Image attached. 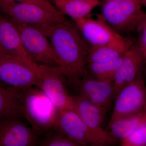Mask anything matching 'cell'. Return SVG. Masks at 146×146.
I'll return each instance as SVG.
<instances>
[{"label": "cell", "mask_w": 146, "mask_h": 146, "mask_svg": "<svg viewBox=\"0 0 146 146\" xmlns=\"http://www.w3.org/2000/svg\"><path fill=\"white\" fill-rule=\"evenodd\" d=\"M0 54L18 58L37 71L24 49L18 28L13 21L0 14Z\"/></svg>", "instance_id": "obj_13"}, {"label": "cell", "mask_w": 146, "mask_h": 146, "mask_svg": "<svg viewBox=\"0 0 146 146\" xmlns=\"http://www.w3.org/2000/svg\"><path fill=\"white\" fill-rule=\"evenodd\" d=\"M9 1H13L17 2L33 3L36 4L41 6L51 11H54V12L59 11L54 5L52 4L51 2L49 0H9Z\"/></svg>", "instance_id": "obj_24"}, {"label": "cell", "mask_w": 146, "mask_h": 146, "mask_svg": "<svg viewBox=\"0 0 146 146\" xmlns=\"http://www.w3.org/2000/svg\"><path fill=\"white\" fill-rule=\"evenodd\" d=\"M13 89L23 105L25 118L38 135L53 128L60 111L39 88Z\"/></svg>", "instance_id": "obj_2"}, {"label": "cell", "mask_w": 146, "mask_h": 146, "mask_svg": "<svg viewBox=\"0 0 146 146\" xmlns=\"http://www.w3.org/2000/svg\"><path fill=\"white\" fill-rule=\"evenodd\" d=\"M19 119H0V146H33L40 144L36 131Z\"/></svg>", "instance_id": "obj_12"}, {"label": "cell", "mask_w": 146, "mask_h": 146, "mask_svg": "<svg viewBox=\"0 0 146 146\" xmlns=\"http://www.w3.org/2000/svg\"><path fill=\"white\" fill-rule=\"evenodd\" d=\"M39 88L59 111L72 110V97L68 93L65 79L58 67L40 65L37 69Z\"/></svg>", "instance_id": "obj_6"}, {"label": "cell", "mask_w": 146, "mask_h": 146, "mask_svg": "<svg viewBox=\"0 0 146 146\" xmlns=\"http://www.w3.org/2000/svg\"><path fill=\"white\" fill-rule=\"evenodd\" d=\"M123 56L106 62L87 63V71L90 75L97 80L113 83L115 76L122 61Z\"/></svg>", "instance_id": "obj_20"}, {"label": "cell", "mask_w": 146, "mask_h": 146, "mask_svg": "<svg viewBox=\"0 0 146 146\" xmlns=\"http://www.w3.org/2000/svg\"><path fill=\"white\" fill-rule=\"evenodd\" d=\"M141 0H104L102 3V19L121 35L136 29L146 13Z\"/></svg>", "instance_id": "obj_4"}, {"label": "cell", "mask_w": 146, "mask_h": 146, "mask_svg": "<svg viewBox=\"0 0 146 146\" xmlns=\"http://www.w3.org/2000/svg\"><path fill=\"white\" fill-rule=\"evenodd\" d=\"M122 146H146V123L121 140Z\"/></svg>", "instance_id": "obj_22"}, {"label": "cell", "mask_w": 146, "mask_h": 146, "mask_svg": "<svg viewBox=\"0 0 146 146\" xmlns=\"http://www.w3.org/2000/svg\"><path fill=\"white\" fill-rule=\"evenodd\" d=\"M50 1L54 3H55L59 2L64 1H67V0H49Z\"/></svg>", "instance_id": "obj_25"}, {"label": "cell", "mask_w": 146, "mask_h": 146, "mask_svg": "<svg viewBox=\"0 0 146 146\" xmlns=\"http://www.w3.org/2000/svg\"><path fill=\"white\" fill-rule=\"evenodd\" d=\"M5 117L25 118L23 108L12 88L0 85V119Z\"/></svg>", "instance_id": "obj_19"}, {"label": "cell", "mask_w": 146, "mask_h": 146, "mask_svg": "<svg viewBox=\"0 0 146 146\" xmlns=\"http://www.w3.org/2000/svg\"><path fill=\"white\" fill-rule=\"evenodd\" d=\"M73 83L78 94L106 111L115 100L116 92L113 83L97 80L88 71L82 78Z\"/></svg>", "instance_id": "obj_11"}, {"label": "cell", "mask_w": 146, "mask_h": 146, "mask_svg": "<svg viewBox=\"0 0 146 146\" xmlns=\"http://www.w3.org/2000/svg\"><path fill=\"white\" fill-rule=\"evenodd\" d=\"M0 81L16 89L36 86L37 71L20 59L0 54Z\"/></svg>", "instance_id": "obj_9"}, {"label": "cell", "mask_w": 146, "mask_h": 146, "mask_svg": "<svg viewBox=\"0 0 146 146\" xmlns=\"http://www.w3.org/2000/svg\"><path fill=\"white\" fill-rule=\"evenodd\" d=\"M53 129L80 146H108L104 140L88 127L73 110L60 112Z\"/></svg>", "instance_id": "obj_8"}, {"label": "cell", "mask_w": 146, "mask_h": 146, "mask_svg": "<svg viewBox=\"0 0 146 146\" xmlns=\"http://www.w3.org/2000/svg\"><path fill=\"white\" fill-rule=\"evenodd\" d=\"M13 21L19 31L24 49L33 62L37 66L57 67L54 52L46 35L36 27Z\"/></svg>", "instance_id": "obj_5"}, {"label": "cell", "mask_w": 146, "mask_h": 146, "mask_svg": "<svg viewBox=\"0 0 146 146\" xmlns=\"http://www.w3.org/2000/svg\"><path fill=\"white\" fill-rule=\"evenodd\" d=\"M0 14L15 22L36 27L44 33L66 19L59 11H51L31 3L0 0Z\"/></svg>", "instance_id": "obj_3"}, {"label": "cell", "mask_w": 146, "mask_h": 146, "mask_svg": "<svg viewBox=\"0 0 146 146\" xmlns=\"http://www.w3.org/2000/svg\"><path fill=\"white\" fill-rule=\"evenodd\" d=\"M84 39L90 46H99L122 41V36L102 19L89 18L74 21Z\"/></svg>", "instance_id": "obj_14"}, {"label": "cell", "mask_w": 146, "mask_h": 146, "mask_svg": "<svg viewBox=\"0 0 146 146\" xmlns=\"http://www.w3.org/2000/svg\"><path fill=\"white\" fill-rule=\"evenodd\" d=\"M100 3V0H67L54 5L63 16L75 21L90 17L92 11Z\"/></svg>", "instance_id": "obj_17"}, {"label": "cell", "mask_w": 146, "mask_h": 146, "mask_svg": "<svg viewBox=\"0 0 146 146\" xmlns=\"http://www.w3.org/2000/svg\"><path fill=\"white\" fill-rule=\"evenodd\" d=\"M146 110V86L143 76L126 85L116 95L108 125L115 120Z\"/></svg>", "instance_id": "obj_7"}, {"label": "cell", "mask_w": 146, "mask_h": 146, "mask_svg": "<svg viewBox=\"0 0 146 146\" xmlns=\"http://www.w3.org/2000/svg\"><path fill=\"white\" fill-rule=\"evenodd\" d=\"M136 30L138 33V44L143 56L146 66V15L138 24Z\"/></svg>", "instance_id": "obj_23"}, {"label": "cell", "mask_w": 146, "mask_h": 146, "mask_svg": "<svg viewBox=\"0 0 146 146\" xmlns=\"http://www.w3.org/2000/svg\"><path fill=\"white\" fill-rule=\"evenodd\" d=\"M146 123V110L135 115L115 120L106 130L115 139L121 140Z\"/></svg>", "instance_id": "obj_18"}, {"label": "cell", "mask_w": 146, "mask_h": 146, "mask_svg": "<svg viewBox=\"0 0 146 146\" xmlns=\"http://www.w3.org/2000/svg\"><path fill=\"white\" fill-rule=\"evenodd\" d=\"M145 62L137 44H134L123 56L122 61L118 69L113 84L116 95L126 85L142 76Z\"/></svg>", "instance_id": "obj_15"}, {"label": "cell", "mask_w": 146, "mask_h": 146, "mask_svg": "<svg viewBox=\"0 0 146 146\" xmlns=\"http://www.w3.org/2000/svg\"><path fill=\"white\" fill-rule=\"evenodd\" d=\"M71 97L72 110L78 114L88 127L109 145L115 143L116 139L102 127L104 116L107 111L79 94Z\"/></svg>", "instance_id": "obj_10"}, {"label": "cell", "mask_w": 146, "mask_h": 146, "mask_svg": "<svg viewBox=\"0 0 146 146\" xmlns=\"http://www.w3.org/2000/svg\"><path fill=\"white\" fill-rule=\"evenodd\" d=\"M142 5L145 6L146 7V0H141Z\"/></svg>", "instance_id": "obj_26"}, {"label": "cell", "mask_w": 146, "mask_h": 146, "mask_svg": "<svg viewBox=\"0 0 146 146\" xmlns=\"http://www.w3.org/2000/svg\"><path fill=\"white\" fill-rule=\"evenodd\" d=\"M54 52L57 67L72 83L82 78L87 70L90 46L73 21L65 19L44 33Z\"/></svg>", "instance_id": "obj_1"}, {"label": "cell", "mask_w": 146, "mask_h": 146, "mask_svg": "<svg viewBox=\"0 0 146 146\" xmlns=\"http://www.w3.org/2000/svg\"><path fill=\"white\" fill-rule=\"evenodd\" d=\"M145 68H146V66H145Z\"/></svg>", "instance_id": "obj_27"}, {"label": "cell", "mask_w": 146, "mask_h": 146, "mask_svg": "<svg viewBox=\"0 0 146 146\" xmlns=\"http://www.w3.org/2000/svg\"><path fill=\"white\" fill-rule=\"evenodd\" d=\"M134 44L133 39L125 37L119 42L90 46L87 55V63H102L121 57Z\"/></svg>", "instance_id": "obj_16"}, {"label": "cell", "mask_w": 146, "mask_h": 146, "mask_svg": "<svg viewBox=\"0 0 146 146\" xmlns=\"http://www.w3.org/2000/svg\"><path fill=\"white\" fill-rule=\"evenodd\" d=\"M51 133L46 138L40 141V146H80L76 142L59 131Z\"/></svg>", "instance_id": "obj_21"}]
</instances>
